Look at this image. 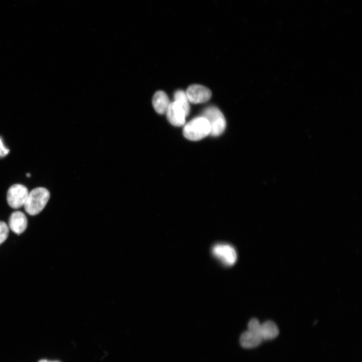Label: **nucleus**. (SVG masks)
I'll return each instance as SVG.
<instances>
[{"label": "nucleus", "instance_id": "1", "mask_svg": "<svg viewBox=\"0 0 362 362\" xmlns=\"http://www.w3.org/2000/svg\"><path fill=\"white\" fill-rule=\"evenodd\" d=\"M50 198V193L45 188L38 187L29 193L24 205L26 212L30 215L38 214L44 208Z\"/></svg>", "mask_w": 362, "mask_h": 362}, {"label": "nucleus", "instance_id": "2", "mask_svg": "<svg viewBox=\"0 0 362 362\" xmlns=\"http://www.w3.org/2000/svg\"><path fill=\"white\" fill-rule=\"evenodd\" d=\"M210 132V126L208 121L204 117L195 118L186 124L183 129L185 138L192 141L200 140Z\"/></svg>", "mask_w": 362, "mask_h": 362}, {"label": "nucleus", "instance_id": "3", "mask_svg": "<svg viewBox=\"0 0 362 362\" xmlns=\"http://www.w3.org/2000/svg\"><path fill=\"white\" fill-rule=\"evenodd\" d=\"M203 117L209 123L210 135L211 136H219L225 130L226 120L222 113L217 108L214 106L208 107L204 110Z\"/></svg>", "mask_w": 362, "mask_h": 362}, {"label": "nucleus", "instance_id": "4", "mask_svg": "<svg viewBox=\"0 0 362 362\" xmlns=\"http://www.w3.org/2000/svg\"><path fill=\"white\" fill-rule=\"evenodd\" d=\"M27 188L21 184L12 186L8 190L7 199L8 204L14 209L24 206L28 196Z\"/></svg>", "mask_w": 362, "mask_h": 362}, {"label": "nucleus", "instance_id": "5", "mask_svg": "<svg viewBox=\"0 0 362 362\" xmlns=\"http://www.w3.org/2000/svg\"><path fill=\"white\" fill-rule=\"evenodd\" d=\"M212 252L214 256L226 265H232L236 261V251L232 246L228 244H216L213 246Z\"/></svg>", "mask_w": 362, "mask_h": 362}, {"label": "nucleus", "instance_id": "6", "mask_svg": "<svg viewBox=\"0 0 362 362\" xmlns=\"http://www.w3.org/2000/svg\"><path fill=\"white\" fill-rule=\"evenodd\" d=\"M189 102L193 104L203 103L208 101L212 93L207 87L200 84H192L186 92Z\"/></svg>", "mask_w": 362, "mask_h": 362}, {"label": "nucleus", "instance_id": "7", "mask_svg": "<svg viewBox=\"0 0 362 362\" xmlns=\"http://www.w3.org/2000/svg\"><path fill=\"white\" fill-rule=\"evenodd\" d=\"M168 121L175 126L185 124L187 116L182 107L176 101L170 103L166 112Z\"/></svg>", "mask_w": 362, "mask_h": 362}, {"label": "nucleus", "instance_id": "8", "mask_svg": "<svg viewBox=\"0 0 362 362\" xmlns=\"http://www.w3.org/2000/svg\"><path fill=\"white\" fill-rule=\"evenodd\" d=\"M27 224V219L23 212L16 211L11 215L9 221V226L14 233L17 234H21L26 230Z\"/></svg>", "mask_w": 362, "mask_h": 362}, {"label": "nucleus", "instance_id": "9", "mask_svg": "<svg viewBox=\"0 0 362 362\" xmlns=\"http://www.w3.org/2000/svg\"><path fill=\"white\" fill-rule=\"evenodd\" d=\"M279 333V330L277 325L272 321H266L260 325L258 334L262 340L274 339Z\"/></svg>", "mask_w": 362, "mask_h": 362}, {"label": "nucleus", "instance_id": "10", "mask_svg": "<svg viewBox=\"0 0 362 362\" xmlns=\"http://www.w3.org/2000/svg\"><path fill=\"white\" fill-rule=\"evenodd\" d=\"M170 104L166 94L162 91H157L155 93L152 99V104L155 111L159 114L166 113Z\"/></svg>", "mask_w": 362, "mask_h": 362}, {"label": "nucleus", "instance_id": "11", "mask_svg": "<svg viewBox=\"0 0 362 362\" xmlns=\"http://www.w3.org/2000/svg\"><path fill=\"white\" fill-rule=\"evenodd\" d=\"M262 340L256 333L247 330L242 333L239 341L241 345L245 348H251L259 345Z\"/></svg>", "mask_w": 362, "mask_h": 362}, {"label": "nucleus", "instance_id": "12", "mask_svg": "<svg viewBox=\"0 0 362 362\" xmlns=\"http://www.w3.org/2000/svg\"><path fill=\"white\" fill-rule=\"evenodd\" d=\"M174 101L177 102L182 107L187 116L190 112V105L186 93L182 90H178L174 94Z\"/></svg>", "mask_w": 362, "mask_h": 362}, {"label": "nucleus", "instance_id": "13", "mask_svg": "<svg viewBox=\"0 0 362 362\" xmlns=\"http://www.w3.org/2000/svg\"><path fill=\"white\" fill-rule=\"evenodd\" d=\"M8 226L5 222L0 221V244H1L6 240L8 237Z\"/></svg>", "mask_w": 362, "mask_h": 362}, {"label": "nucleus", "instance_id": "14", "mask_svg": "<svg viewBox=\"0 0 362 362\" xmlns=\"http://www.w3.org/2000/svg\"><path fill=\"white\" fill-rule=\"evenodd\" d=\"M260 325V323L256 318H252L248 323V330L255 332L258 334V330Z\"/></svg>", "mask_w": 362, "mask_h": 362}, {"label": "nucleus", "instance_id": "15", "mask_svg": "<svg viewBox=\"0 0 362 362\" xmlns=\"http://www.w3.org/2000/svg\"><path fill=\"white\" fill-rule=\"evenodd\" d=\"M9 152V149L6 147L0 138V157H4Z\"/></svg>", "mask_w": 362, "mask_h": 362}, {"label": "nucleus", "instance_id": "16", "mask_svg": "<svg viewBox=\"0 0 362 362\" xmlns=\"http://www.w3.org/2000/svg\"><path fill=\"white\" fill-rule=\"evenodd\" d=\"M38 362H60L59 361L57 360H49L47 359H41L39 360Z\"/></svg>", "mask_w": 362, "mask_h": 362}, {"label": "nucleus", "instance_id": "17", "mask_svg": "<svg viewBox=\"0 0 362 362\" xmlns=\"http://www.w3.org/2000/svg\"><path fill=\"white\" fill-rule=\"evenodd\" d=\"M26 175H27V177H30V174L29 173H27L26 174Z\"/></svg>", "mask_w": 362, "mask_h": 362}]
</instances>
